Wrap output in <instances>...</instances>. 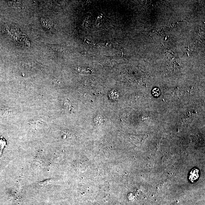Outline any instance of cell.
Instances as JSON below:
<instances>
[{
    "mask_svg": "<svg viewBox=\"0 0 205 205\" xmlns=\"http://www.w3.org/2000/svg\"><path fill=\"white\" fill-rule=\"evenodd\" d=\"M48 183H49V181H48V180H46L40 182V183H39V185H40L45 186L48 185Z\"/></svg>",
    "mask_w": 205,
    "mask_h": 205,
    "instance_id": "5",
    "label": "cell"
},
{
    "mask_svg": "<svg viewBox=\"0 0 205 205\" xmlns=\"http://www.w3.org/2000/svg\"><path fill=\"white\" fill-rule=\"evenodd\" d=\"M199 171L196 168L194 169L190 172L189 179L192 182L196 181L199 177Z\"/></svg>",
    "mask_w": 205,
    "mask_h": 205,
    "instance_id": "2",
    "label": "cell"
},
{
    "mask_svg": "<svg viewBox=\"0 0 205 205\" xmlns=\"http://www.w3.org/2000/svg\"><path fill=\"white\" fill-rule=\"evenodd\" d=\"M1 152H0V156H1Z\"/></svg>",
    "mask_w": 205,
    "mask_h": 205,
    "instance_id": "6",
    "label": "cell"
},
{
    "mask_svg": "<svg viewBox=\"0 0 205 205\" xmlns=\"http://www.w3.org/2000/svg\"><path fill=\"white\" fill-rule=\"evenodd\" d=\"M41 22L44 27L50 30L53 27V22L50 19L47 17H43L41 18Z\"/></svg>",
    "mask_w": 205,
    "mask_h": 205,
    "instance_id": "1",
    "label": "cell"
},
{
    "mask_svg": "<svg viewBox=\"0 0 205 205\" xmlns=\"http://www.w3.org/2000/svg\"><path fill=\"white\" fill-rule=\"evenodd\" d=\"M7 145L6 141H5V139L2 137L0 138V150L1 151L4 149L5 147Z\"/></svg>",
    "mask_w": 205,
    "mask_h": 205,
    "instance_id": "3",
    "label": "cell"
},
{
    "mask_svg": "<svg viewBox=\"0 0 205 205\" xmlns=\"http://www.w3.org/2000/svg\"><path fill=\"white\" fill-rule=\"evenodd\" d=\"M152 95L155 97H157L160 95V90L158 88H154L152 91Z\"/></svg>",
    "mask_w": 205,
    "mask_h": 205,
    "instance_id": "4",
    "label": "cell"
}]
</instances>
